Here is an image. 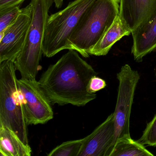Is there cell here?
<instances>
[{
	"instance_id": "obj_1",
	"label": "cell",
	"mask_w": 156,
	"mask_h": 156,
	"mask_svg": "<svg viewBox=\"0 0 156 156\" xmlns=\"http://www.w3.org/2000/svg\"><path fill=\"white\" fill-rule=\"evenodd\" d=\"M97 74L77 51L69 50L49 66L38 81L51 105L84 106L96 98L87 86L91 78Z\"/></svg>"
},
{
	"instance_id": "obj_2",
	"label": "cell",
	"mask_w": 156,
	"mask_h": 156,
	"mask_svg": "<svg viewBox=\"0 0 156 156\" xmlns=\"http://www.w3.org/2000/svg\"><path fill=\"white\" fill-rule=\"evenodd\" d=\"M119 0H95L81 17L69 42L85 58L119 15Z\"/></svg>"
},
{
	"instance_id": "obj_3",
	"label": "cell",
	"mask_w": 156,
	"mask_h": 156,
	"mask_svg": "<svg viewBox=\"0 0 156 156\" xmlns=\"http://www.w3.org/2000/svg\"><path fill=\"white\" fill-rule=\"evenodd\" d=\"M16 71L14 62L0 63V123L14 131L24 144L29 145L23 96Z\"/></svg>"
},
{
	"instance_id": "obj_4",
	"label": "cell",
	"mask_w": 156,
	"mask_h": 156,
	"mask_svg": "<svg viewBox=\"0 0 156 156\" xmlns=\"http://www.w3.org/2000/svg\"><path fill=\"white\" fill-rule=\"evenodd\" d=\"M54 0H31L33 16L23 48L14 62L16 71L22 78L35 79L43 52L44 33L49 12Z\"/></svg>"
},
{
	"instance_id": "obj_5",
	"label": "cell",
	"mask_w": 156,
	"mask_h": 156,
	"mask_svg": "<svg viewBox=\"0 0 156 156\" xmlns=\"http://www.w3.org/2000/svg\"><path fill=\"white\" fill-rule=\"evenodd\" d=\"M94 1L74 0L64 9L49 15L43 45L44 56L50 58L63 50H73L69 39L83 14Z\"/></svg>"
},
{
	"instance_id": "obj_6",
	"label": "cell",
	"mask_w": 156,
	"mask_h": 156,
	"mask_svg": "<svg viewBox=\"0 0 156 156\" xmlns=\"http://www.w3.org/2000/svg\"><path fill=\"white\" fill-rule=\"evenodd\" d=\"M117 77L119 85L114 113L115 136L110 152L119 139L124 137H131L129 132L130 113L135 90L140 78L137 71L133 70L128 64L121 67L120 72L117 74Z\"/></svg>"
},
{
	"instance_id": "obj_7",
	"label": "cell",
	"mask_w": 156,
	"mask_h": 156,
	"mask_svg": "<svg viewBox=\"0 0 156 156\" xmlns=\"http://www.w3.org/2000/svg\"><path fill=\"white\" fill-rule=\"evenodd\" d=\"M23 96V107L26 123L31 125L44 124L53 118L51 104L43 92L39 81L21 78L18 79Z\"/></svg>"
},
{
	"instance_id": "obj_8",
	"label": "cell",
	"mask_w": 156,
	"mask_h": 156,
	"mask_svg": "<svg viewBox=\"0 0 156 156\" xmlns=\"http://www.w3.org/2000/svg\"><path fill=\"white\" fill-rule=\"evenodd\" d=\"M32 16V6L30 3L21 9L15 22L0 34V63L14 62L23 48Z\"/></svg>"
},
{
	"instance_id": "obj_9",
	"label": "cell",
	"mask_w": 156,
	"mask_h": 156,
	"mask_svg": "<svg viewBox=\"0 0 156 156\" xmlns=\"http://www.w3.org/2000/svg\"><path fill=\"white\" fill-rule=\"evenodd\" d=\"M115 132V116L112 113L92 133L83 138L78 156H109Z\"/></svg>"
},
{
	"instance_id": "obj_10",
	"label": "cell",
	"mask_w": 156,
	"mask_h": 156,
	"mask_svg": "<svg viewBox=\"0 0 156 156\" xmlns=\"http://www.w3.org/2000/svg\"><path fill=\"white\" fill-rule=\"evenodd\" d=\"M156 14V0H119V16L132 31Z\"/></svg>"
},
{
	"instance_id": "obj_11",
	"label": "cell",
	"mask_w": 156,
	"mask_h": 156,
	"mask_svg": "<svg viewBox=\"0 0 156 156\" xmlns=\"http://www.w3.org/2000/svg\"><path fill=\"white\" fill-rule=\"evenodd\" d=\"M131 53L134 60L141 62L143 57L156 49V14L149 21L131 32Z\"/></svg>"
},
{
	"instance_id": "obj_12",
	"label": "cell",
	"mask_w": 156,
	"mask_h": 156,
	"mask_svg": "<svg viewBox=\"0 0 156 156\" xmlns=\"http://www.w3.org/2000/svg\"><path fill=\"white\" fill-rule=\"evenodd\" d=\"M131 32L130 28L119 15L102 39L90 51L89 55H106L116 42L122 37L131 34Z\"/></svg>"
},
{
	"instance_id": "obj_13",
	"label": "cell",
	"mask_w": 156,
	"mask_h": 156,
	"mask_svg": "<svg viewBox=\"0 0 156 156\" xmlns=\"http://www.w3.org/2000/svg\"><path fill=\"white\" fill-rule=\"evenodd\" d=\"M32 150L24 144L18 135L0 123V156H30Z\"/></svg>"
},
{
	"instance_id": "obj_14",
	"label": "cell",
	"mask_w": 156,
	"mask_h": 156,
	"mask_svg": "<svg viewBox=\"0 0 156 156\" xmlns=\"http://www.w3.org/2000/svg\"><path fill=\"white\" fill-rule=\"evenodd\" d=\"M144 145L131 137L119 139L115 143L109 156H153Z\"/></svg>"
},
{
	"instance_id": "obj_15",
	"label": "cell",
	"mask_w": 156,
	"mask_h": 156,
	"mask_svg": "<svg viewBox=\"0 0 156 156\" xmlns=\"http://www.w3.org/2000/svg\"><path fill=\"white\" fill-rule=\"evenodd\" d=\"M83 145V139L63 142L52 150L48 156H78Z\"/></svg>"
},
{
	"instance_id": "obj_16",
	"label": "cell",
	"mask_w": 156,
	"mask_h": 156,
	"mask_svg": "<svg viewBox=\"0 0 156 156\" xmlns=\"http://www.w3.org/2000/svg\"><path fill=\"white\" fill-rule=\"evenodd\" d=\"M138 141L144 145L156 147V114L147 124L142 136Z\"/></svg>"
},
{
	"instance_id": "obj_17",
	"label": "cell",
	"mask_w": 156,
	"mask_h": 156,
	"mask_svg": "<svg viewBox=\"0 0 156 156\" xmlns=\"http://www.w3.org/2000/svg\"><path fill=\"white\" fill-rule=\"evenodd\" d=\"M20 7H15L0 14V34L16 20L21 10Z\"/></svg>"
},
{
	"instance_id": "obj_18",
	"label": "cell",
	"mask_w": 156,
	"mask_h": 156,
	"mask_svg": "<svg viewBox=\"0 0 156 156\" xmlns=\"http://www.w3.org/2000/svg\"><path fill=\"white\" fill-rule=\"evenodd\" d=\"M106 87V83L105 80L97 76H93L89 81L88 84V90L90 93L95 94L98 91L104 89Z\"/></svg>"
},
{
	"instance_id": "obj_19",
	"label": "cell",
	"mask_w": 156,
	"mask_h": 156,
	"mask_svg": "<svg viewBox=\"0 0 156 156\" xmlns=\"http://www.w3.org/2000/svg\"><path fill=\"white\" fill-rule=\"evenodd\" d=\"M25 0H0V14L17 7H20Z\"/></svg>"
},
{
	"instance_id": "obj_20",
	"label": "cell",
	"mask_w": 156,
	"mask_h": 156,
	"mask_svg": "<svg viewBox=\"0 0 156 156\" xmlns=\"http://www.w3.org/2000/svg\"><path fill=\"white\" fill-rule=\"evenodd\" d=\"M56 8L59 9L62 8L63 4V0H54Z\"/></svg>"
},
{
	"instance_id": "obj_21",
	"label": "cell",
	"mask_w": 156,
	"mask_h": 156,
	"mask_svg": "<svg viewBox=\"0 0 156 156\" xmlns=\"http://www.w3.org/2000/svg\"></svg>"
}]
</instances>
